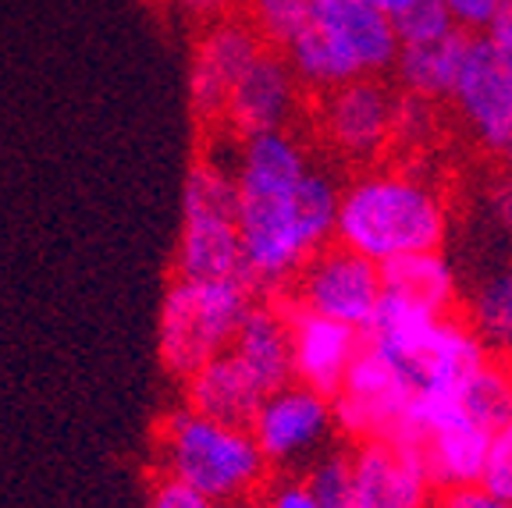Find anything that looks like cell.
Listing matches in <instances>:
<instances>
[{"mask_svg":"<svg viewBox=\"0 0 512 508\" xmlns=\"http://www.w3.org/2000/svg\"><path fill=\"white\" fill-rule=\"evenodd\" d=\"M232 178L242 274L260 292H281L335 239L342 185L313 164L288 128L242 135Z\"/></svg>","mask_w":512,"mask_h":508,"instance_id":"6da1fadb","label":"cell"},{"mask_svg":"<svg viewBox=\"0 0 512 508\" xmlns=\"http://www.w3.org/2000/svg\"><path fill=\"white\" fill-rule=\"evenodd\" d=\"M470 32L463 29H448L445 36L427 43H406L399 47L392 72L399 79V86L406 89V96L416 100H448L452 93V82H456L459 61H463V50Z\"/></svg>","mask_w":512,"mask_h":508,"instance_id":"ac0fdd59","label":"cell"},{"mask_svg":"<svg viewBox=\"0 0 512 508\" xmlns=\"http://www.w3.org/2000/svg\"><path fill=\"white\" fill-rule=\"evenodd\" d=\"M395 107L399 96L377 75L349 79L320 96V135L345 160H374L395 135Z\"/></svg>","mask_w":512,"mask_h":508,"instance_id":"8fae6325","label":"cell"},{"mask_svg":"<svg viewBox=\"0 0 512 508\" xmlns=\"http://www.w3.org/2000/svg\"><path fill=\"white\" fill-rule=\"evenodd\" d=\"M484 36H488L491 47H495L498 54H502L505 61L512 64V0H502V4H498L495 18L488 22Z\"/></svg>","mask_w":512,"mask_h":508,"instance_id":"f546056e","label":"cell"},{"mask_svg":"<svg viewBox=\"0 0 512 508\" xmlns=\"http://www.w3.org/2000/svg\"><path fill=\"white\" fill-rule=\"evenodd\" d=\"M146 4H153V8H157V4H171V0H146Z\"/></svg>","mask_w":512,"mask_h":508,"instance_id":"836d02e7","label":"cell"},{"mask_svg":"<svg viewBox=\"0 0 512 508\" xmlns=\"http://www.w3.org/2000/svg\"><path fill=\"white\" fill-rule=\"evenodd\" d=\"M381 295V267L374 260L345 246H324L306 260V267L292 281V295H285V299H292L310 313H320V317L356 327L363 334Z\"/></svg>","mask_w":512,"mask_h":508,"instance_id":"ba28073f","label":"cell"},{"mask_svg":"<svg viewBox=\"0 0 512 508\" xmlns=\"http://www.w3.org/2000/svg\"><path fill=\"white\" fill-rule=\"evenodd\" d=\"M349 459V487L360 508H431V480L413 452L388 441L367 437Z\"/></svg>","mask_w":512,"mask_h":508,"instance_id":"7c38bea8","label":"cell"},{"mask_svg":"<svg viewBox=\"0 0 512 508\" xmlns=\"http://www.w3.org/2000/svg\"><path fill=\"white\" fill-rule=\"evenodd\" d=\"M320 0H246L249 25L260 32V40L285 47L296 32H303L317 15Z\"/></svg>","mask_w":512,"mask_h":508,"instance_id":"7402d4cb","label":"cell"},{"mask_svg":"<svg viewBox=\"0 0 512 508\" xmlns=\"http://www.w3.org/2000/svg\"><path fill=\"white\" fill-rule=\"evenodd\" d=\"M256 302L246 278H175L160 302L157 349L171 377L196 374L232 345L242 317Z\"/></svg>","mask_w":512,"mask_h":508,"instance_id":"5b68a950","label":"cell"},{"mask_svg":"<svg viewBox=\"0 0 512 508\" xmlns=\"http://www.w3.org/2000/svg\"><path fill=\"white\" fill-rule=\"evenodd\" d=\"M388 18H392V29H395V36H399V47L438 40L448 29H456L452 15H448V8H445V0H409V4H402V8Z\"/></svg>","mask_w":512,"mask_h":508,"instance_id":"603a6c76","label":"cell"},{"mask_svg":"<svg viewBox=\"0 0 512 508\" xmlns=\"http://www.w3.org/2000/svg\"><path fill=\"white\" fill-rule=\"evenodd\" d=\"M498 4L502 0H445L448 15H452V25L463 32H484L488 22L495 18Z\"/></svg>","mask_w":512,"mask_h":508,"instance_id":"4316f807","label":"cell"},{"mask_svg":"<svg viewBox=\"0 0 512 508\" xmlns=\"http://www.w3.org/2000/svg\"><path fill=\"white\" fill-rule=\"evenodd\" d=\"M448 210L431 182L409 171H367L338 192V246L367 256L377 267L409 253L441 249Z\"/></svg>","mask_w":512,"mask_h":508,"instance_id":"7a4b0ae2","label":"cell"},{"mask_svg":"<svg viewBox=\"0 0 512 508\" xmlns=\"http://www.w3.org/2000/svg\"><path fill=\"white\" fill-rule=\"evenodd\" d=\"M146 508H217V505H210L207 498L192 494L189 487L175 484V480L160 477L157 487L150 491V501H146Z\"/></svg>","mask_w":512,"mask_h":508,"instance_id":"83f0119b","label":"cell"},{"mask_svg":"<svg viewBox=\"0 0 512 508\" xmlns=\"http://www.w3.org/2000/svg\"><path fill=\"white\" fill-rule=\"evenodd\" d=\"M249 434L256 448L267 459V466H299L324 452V445L335 434V413L331 398L306 388L299 381H288L260 398L256 413L249 416Z\"/></svg>","mask_w":512,"mask_h":508,"instance_id":"9c48e42d","label":"cell"},{"mask_svg":"<svg viewBox=\"0 0 512 508\" xmlns=\"http://www.w3.org/2000/svg\"><path fill=\"white\" fill-rule=\"evenodd\" d=\"M260 508H320L303 477H281L260 498Z\"/></svg>","mask_w":512,"mask_h":508,"instance_id":"484cf974","label":"cell"},{"mask_svg":"<svg viewBox=\"0 0 512 508\" xmlns=\"http://www.w3.org/2000/svg\"><path fill=\"white\" fill-rule=\"evenodd\" d=\"M303 480L313 491V498H317L320 508H360L356 505V498H352L349 459H345V455H338V452L320 455Z\"/></svg>","mask_w":512,"mask_h":508,"instance_id":"cb8c5ba5","label":"cell"},{"mask_svg":"<svg viewBox=\"0 0 512 508\" xmlns=\"http://www.w3.org/2000/svg\"><path fill=\"white\" fill-rule=\"evenodd\" d=\"M448 100L484 150L505 153L512 139V64L488 36L470 32Z\"/></svg>","mask_w":512,"mask_h":508,"instance_id":"30bf717a","label":"cell"},{"mask_svg":"<svg viewBox=\"0 0 512 508\" xmlns=\"http://www.w3.org/2000/svg\"><path fill=\"white\" fill-rule=\"evenodd\" d=\"M413 395L416 388L406 377V370L388 352H381L363 338L342 384L331 395L335 427L345 430L349 437H360V441L392 437L399 423L406 420Z\"/></svg>","mask_w":512,"mask_h":508,"instance_id":"52a82bcc","label":"cell"},{"mask_svg":"<svg viewBox=\"0 0 512 508\" xmlns=\"http://www.w3.org/2000/svg\"><path fill=\"white\" fill-rule=\"evenodd\" d=\"M370 4H377L381 11H388V15H395V11L402 8V4H409V0H370Z\"/></svg>","mask_w":512,"mask_h":508,"instance_id":"d6a6232c","label":"cell"},{"mask_svg":"<svg viewBox=\"0 0 512 508\" xmlns=\"http://www.w3.org/2000/svg\"><path fill=\"white\" fill-rule=\"evenodd\" d=\"M399 57L388 11L370 0H320L317 15L285 43L299 86L331 89L363 75H384Z\"/></svg>","mask_w":512,"mask_h":508,"instance_id":"277c9868","label":"cell"},{"mask_svg":"<svg viewBox=\"0 0 512 508\" xmlns=\"http://www.w3.org/2000/svg\"><path fill=\"white\" fill-rule=\"evenodd\" d=\"M299 79L292 64L278 50H260L239 75L228 100H224V118L239 135L278 132L288 128L299 111Z\"/></svg>","mask_w":512,"mask_h":508,"instance_id":"5bb4252c","label":"cell"},{"mask_svg":"<svg viewBox=\"0 0 512 508\" xmlns=\"http://www.w3.org/2000/svg\"><path fill=\"white\" fill-rule=\"evenodd\" d=\"M491 210H495L498 221L512 231V175L495 185V192H491Z\"/></svg>","mask_w":512,"mask_h":508,"instance_id":"1f68e13d","label":"cell"},{"mask_svg":"<svg viewBox=\"0 0 512 508\" xmlns=\"http://www.w3.org/2000/svg\"><path fill=\"white\" fill-rule=\"evenodd\" d=\"M477 484L512 508V420L491 434L488 459H484V473Z\"/></svg>","mask_w":512,"mask_h":508,"instance_id":"d4e9b609","label":"cell"},{"mask_svg":"<svg viewBox=\"0 0 512 508\" xmlns=\"http://www.w3.org/2000/svg\"><path fill=\"white\" fill-rule=\"evenodd\" d=\"M438 508H509V505L498 501L495 494H488L480 484H466V487H448Z\"/></svg>","mask_w":512,"mask_h":508,"instance_id":"f1b7e54d","label":"cell"},{"mask_svg":"<svg viewBox=\"0 0 512 508\" xmlns=\"http://www.w3.org/2000/svg\"><path fill=\"white\" fill-rule=\"evenodd\" d=\"M235 203L232 164L203 157L189 167L175 249L178 278H246Z\"/></svg>","mask_w":512,"mask_h":508,"instance_id":"8992f818","label":"cell"},{"mask_svg":"<svg viewBox=\"0 0 512 508\" xmlns=\"http://www.w3.org/2000/svg\"><path fill=\"white\" fill-rule=\"evenodd\" d=\"M260 398H264V391L249 381L246 370L235 363L228 349L207 359L196 374L185 377V405L203 416H214V420L249 423Z\"/></svg>","mask_w":512,"mask_h":508,"instance_id":"e0dca14e","label":"cell"},{"mask_svg":"<svg viewBox=\"0 0 512 508\" xmlns=\"http://www.w3.org/2000/svg\"><path fill=\"white\" fill-rule=\"evenodd\" d=\"M381 285L388 295H399V299L413 302V306H424L431 313H441V317L456 306V295H459L456 270L441 256V249L409 253L399 256V260L381 263Z\"/></svg>","mask_w":512,"mask_h":508,"instance_id":"d6986e66","label":"cell"},{"mask_svg":"<svg viewBox=\"0 0 512 508\" xmlns=\"http://www.w3.org/2000/svg\"><path fill=\"white\" fill-rule=\"evenodd\" d=\"M235 363L246 370L256 388L271 395L274 388L292 381V349H288V320L281 302H253L242 317L232 345Z\"/></svg>","mask_w":512,"mask_h":508,"instance_id":"2e32d148","label":"cell"},{"mask_svg":"<svg viewBox=\"0 0 512 508\" xmlns=\"http://www.w3.org/2000/svg\"><path fill=\"white\" fill-rule=\"evenodd\" d=\"M473 331L488 349H512V270L480 281L470 302Z\"/></svg>","mask_w":512,"mask_h":508,"instance_id":"44dd1931","label":"cell"},{"mask_svg":"<svg viewBox=\"0 0 512 508\" xmlns=\"http://www.w3.org/2000/svg\"><path fill=\"white\" fill-rule=\"evenodd\" d=\"M260 50H264L260 32L242 18L224 15L203 29L189 68V96L200 118H217L224 111L232 86Z\"/></svg>","mask_w":512,"mask_h":508,"instance_id":"4fadbf2b","label":"cell"},{"mask_svg":"<svg viewBox=\"0 0 512 508\" xmlns=\"http://www.w3.org/2000/svg\"><path fill=\"white\" fill-rule=\"evenodd\" d=\"M463 409L480 423L484 430L495 434L502 423L512 420V370L495 359L480 366L477 374L459 388Z\"/></svg>","mask_w":512,"mask_h":508,"instance_id":"ffe728a7","label":"cell"},{"mask_svg":"<svg viewBox=\"0 0 512 508\" xmlns=\"http://www.w3.org/2000/svg\"><path fill=\"white\" fill-rule=\"evenodd\" d=\"M171 4H175L185 18H192V22L210 25L228 15V4H232V0H171Z\"/></svg>","mask_w":512,"mask_h":508,"instance_id":"4dcf8cb0","label":"cell"},{"mask_svg":"<svg viewBox=\"0 0 512 508\" xmlns=\"http://www.w3.org/2000/svg\"><path fill=\"white\" fill-rule=\"evenodd\" d=\"M160 473L210 505H246L267 480V459L246 423L203 416L189 405L164 416L157 430Z\"/></svg>","mask_w":512,"mask_h":508,"instance_id":"3957f363","label":"cell"},{"mask_svg":"<svg viewBox=\"0 0 512 508\" xmlns=\"http://www.w3.org/2000/svg\"><path fill=\"white\" fill-rule=\"evenodd\" d=\"M224 508H246V505H224Z\"/></svg>","mask_w":512,"mask_h":508,"instance_id":"e575fe53","label":"cell"},{"mask_svg":"<svg viewBox=\"0 0 512 508\" xmlns=\"http://www.w3.org/2000/svg\"><path fill=\"white\" fill-rule=\"evenodd\" d=\"M281 310L288 320V349H292V381L320 391V395H335L349 370L352 356L360 349L363 334L349 324H338L331 317H320L292 299H281Z\"/></svg>","mask_w":512,"mask_h":508,"instance_id":"9a60e30c","label":"cell"}]
</instances>
